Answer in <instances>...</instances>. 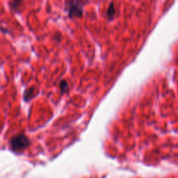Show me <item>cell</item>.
Returning <instances> with one entry per match:
<instances>
[{"label": "cell", "instance_id": "7a4b0ae2", "mask_svg": "<svg viewBox=\"0 0 178 178\" xmlns=\"http://www.w3.org/2000/svg\"><path fill=\"white\" fill-rule=\"evenodd\" d=\"M69 16H81L82 15V3L79 2H69Z\"/></svg>", "mask_w": 178, "mask_h": 178}, {"label": "cell", "instance_id": "6da1fadb", "mask_svg": "<svg viewBox=\"0 0 178 178\" xmlns=\"http://www.w3.org/2000/svg\"><path fill=\"white\" fill-rule=\"evenodd\" d=\"M9 143H10V148L13 151H21L26 148L30 145V140L25 135L18 134L11 137Z\"/></svg>", "mask_w": 178, "mask_h": 178}, {"label": "cell", "instance_id": "3957f363", "mask_svg": "<svg viewBox=\"0 0 178 178\" xmlns=\"http://www.w3.org/2000/svg\"><path fill=\"white\" fill-rule=\"evenodd\" d=\"M115 14V8H114V4L111 3L109 6V9L107 10V16L109 17V18H112V16H114Z\"/></svg>", "mask_w": 178, "mask_h": 178}, {"label": "cell", "instance_id": "5b68a950", "mask_svg": "<svg viewBox=\"0 0 178 178\" xmlns=\"http://www.w3.org/2000/svg\"><path fill=\"white\" fill-rule=\"evenodd\" d=\"M60 88H61V90L63 91V92H66L67 90H68V89H69V86H68V83H67V82L66 81H62L61 82H60Z\"/></svg>", "mask_w": 178, "mask_h": 178}, {"label": "cell", "instance_id": "277c9868", "mask_svg": "<svg viewBox=\"0 0 178 178\" xmlns=\"http://www.w3.org/2000/svg\"><path fill=\"white\" fill-rule=\"evenodd\" d=\"M33 88H30V89H26V91H25V93H24V99L25 100H29L31 96H32V95H33Z\"/></svg>", "mask_w": 178, "mask_h": 178}]
</instances>
